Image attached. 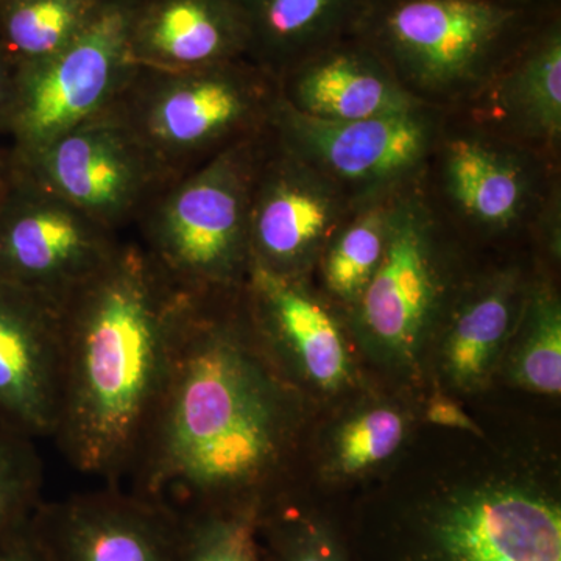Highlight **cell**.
Returning a JSON list of instances; mask_svg holds the SVG:
<instances>
[{
	"mask_svg": "<svg viewBox=\"0 0 561 561\" xmlns=\"http://www.w3.org/2000/svg\"><path fill=\"white\" fill-rule=\"evenodd\" d=\"M408 423L397 409L379 405L357 413L335 434L332 468L356 476L389 460L404 442Z\"/></svg>",
	"mask_w": 561,
	"mask_h": 561,
	"instance_id": "cell-28",
	"label": "cell"
},
{
	"mask_svg": "<svg viewBox=\"0 0 561 561\" xmlns=\"http://www.w3.org/2000/svg\"><path fill=\"white\" fill-rule=\"evenodd\" d=\"M300 412L298 391L262 341L243 287L186 291L128 489L179 515L262 511L279 500Z\"/></svg>",
	"mask_w": 561,
	"mask_h": 561,
	"instance_id": "cell-1",
	"label": "cell"
},
{
	"mask_svg": "<svg viewBox=\"0 0 561 561\" xmlns=\"http://www.w3.org/2000/svg\"><path fill=\"white\" fill-rule=\"evenodd\" d=\"M260 515L256 507L180 515L179 561H260Z\"/></svg>",
	"mask_w": 561,
	"mask_h": 561,
	"instance_id": "cell-26",
	"label": "cell"
},
{
	"mask_svg": "<svg viewBox=\"0 0 561 561\" xmlns=\"http://www.w3.org/2000/svg\"><path fill=\"white\" fill-rule=\"evenodd\" d=\"M278 81L249 58L208 68L136 66L113 110L173 181L271 127Z\"/></svg>",
	"mask_w": 561,
	"mask_h": 561,
	"instance_id": "cell-6",
	"label": "cell"
},
{
	"mask_svg": "<svg viewBox=\"0 0 561 561\" xmlns=\"http://www.w3.org/2000/svg\"><path fill=\"white\" fill-rule=\"evenodd\" d=\"M43 490L36 442L0 424V537L31 522L44 501Z\"/></svg>",
	"mask_w": 561,
	"mask_h": 561,
	"instance_id": "cell-27",
	"label": "cell"
},
{
	"mask_svg": "<svg viewBox=\"0 0 561 561\" xmlns=\"http://www.w3.org/2000/svg\"><path fill=\"white\" fill-rule=\"evenodd\" d=\"M60 386V306L0 279V424L51 440Z\"/></svg>",
	"mask_w": 561,
	"mask_h": 561,
	"instance_id": "cell-15",
	"label": "cell"
},
{
	"mask_svg": "<svg viewBox=\"0 0 561 561\" xmlns=\"http://www.w3.org/2000/svg\"><path fill=\"white\" fill-rule=\"evenodd\" d=\"M11 175H13V160L9 147H0V201L9 187Z\"/></svg>",
	"mask_w": 561,
	"mask_h": 561,
	"instance_id": "cell-32",
	"label": "cell"
},
{
	"mask_svg": "<svg viewBox=\"0 0 561 561\" xmlns=\"http://www.w3.org/2000/svg\"><path fill=\"white\" fill-rule=\"evenodd\" d=\"M139 0H106L91 24L47 60L16 69L9 136L27 154L113 105L135 73L130 51Z\"/></svg>",
	"mask_w": 561,
	"mask_h": 561,
	"instance_id": "cell-10",
	"label": "cell"
},
{
	"mask_svg": "<svg viewBox=\"0 0 561 561\" xmlns=\"http://www.w3.org/2000/svg\"><path fill=\"white\" fill-rule=\"evenodd\" d=\"M393 198L351 208L317 261L324 290L348 311L360 300L381 264Z\"/></svg>",
	"mask_w": 561,
	"mask_h": 561,
	"instance_id": "cell-22",
	"label": "cell"
},
{
	"mask_svg": "<svg viewBox=\"0 0 561 561\" xmlns=\"http://www.w3.org/2000/svg\"><path fill=\"white\" fill-rule=\"evenodd\" d=\"M130 51L139 68H208L249 58V32L236 0H139Z\"/></svg>",
	"mask_w": 561,
	"mask_h": 561,
	"instance_id": "cell-19",
	"label": "cell"
},
{
	"mask_svg": "<svg viewBox=\"0 0 561 561\" xmlns=\"http://www.w3.org/2000/svg\"><path fill=\"white\" fill-rule=\"evenodd\" d=\"M32 530L47 561H179L181 516L124 485L43 501Z\"/></svg>",
	"mask_w": 561,
	"mask_h": 561,
	"instance_id": "cell-14",
	"label": "cell"
},
{
	"mask_svg": "<svg viewBox=\"0 0 561 561\" xmlns=\"http://www.w3.org/2000/svg\"><path fill=\"white\" fill-rule=\"evenodd\" d=\"M531 2H541V3H560V0H531Z\"/></svg>",
	"mask_w": 561,
	"mask_h": 561,
	"instance_id": "cell-33",
	"label": "cell"
},
{
	"mask_svg": "<svg viewBox=\"0 0 561 561\" xmlns=\"http://www.w3.org/2000/svg\"><path fill=\"white\" fill-rule=\"evenodd\" d=\"M16 92V69L0 51V135L9 133Z\"/></svg>",
	"mask_w": 561,
	"mask_h": 561,
	"instance_id": "cell-31",
	"label": "cell"
},
{
	"mask_svg": "<svg viewBox=\"0 0 561 561\" xmlns=\"http://www.w3.org/2000/svg\"><path fill=\"white\" fill-rule=\"evenodd\" d=\"M451 113L560 161L561 11L474 99Z\"/></svg>",
	"mask_w": 561,
	"mask_h": 561,
	"instance_id": "cell-17",
	"label": "cell"
},
{
	"mask_svg": "<svg viewBox=\"0 0 561 561\" xmlns=\"http://www.w3.org/2000/svg\"><path fill=\"white\" fill-rule=\"evenodd\" d=\"M560 13L531 0H370L353 36L416 101L460 110Z\"/></svg>",
	"mask_w": 561,
	"mask_h": 561,
	"instance_id": "cell-4",
	"label": "cell"
},
{
	"mask_svg": "<svg viewBox=\"0 0 561 561\" xmlns=\"http://www.w3.org/2000/svg\"><path fill=\"white\" fill-rule=\"evenodd\" d=\"M257 545L260 561H356L334 518L286 497L262 508Z\"/></svg>",
	"mask_w": 561,
	"mask_h": 561,
	"instance_id": "cell-25",
	"label": "cell"
},
{
	"mask_svg": "<svg viewBox=\"0 0 561 561\" xmlns=\"http://www.w3.org/2000/svg\"><path fill=\"white\" fill-rule=\"evenodd\" d=\"M446 111L350 122L313 119L280 98L271 119L273 138L330 180L351 206L386 201L426 176Z\"/></svg>",
	"mask_w": 561,
	"mask_h": 561,
	"instance_id": "cell-9",
	"label": "cell"
},
{
	"mask_svg": "<svg viewBox=\"0 0 561 561\" xmlns=\"http://www.w3.org/2000/svg\"><path fill=\"white\" fill-rule=\"evenodd\" d=\"M351 208L330 180L279 146L268 128L251 194V265L308 278Z\"/></svg>",
	"mask_w": 561,
	"mask_h": 561,
	"instance_id": "cell-13",
	"label": "cell"
},
{
	"mask_svg": "<svg viewBox=\"0 0 561 561\" xmlns=\"http://www.w3.org/2000/svg\"><path fill=\"white\" fill-rule=\"evenodd\" d=\"M184 298L138 241H122L61 302L60 408L51 440L80 474L103 485L130 478Z\"/></svg>",
	"mask_w": 561,
	"mask_h": 561,
	"instance_id": "cell-2",
	"label": "cell"
},
{
	"mask_svg": "<svg viewBox=\"0 0 561 561\" xmlns=\"http://www.w3.org/2000/svg\"><path fill=\"white\" fill-rule=\"evenodd\" d=\"M268 128L172 181L135 225L139 245L180 290L209 294L245 286L251 194Z\"/></svg>",
	"mask_w": 561,
	"mask_h": 561,
	"instance_id": "cell-5",
	"label": "cell"
},
{
	"mask_svg": "<svg viewBox=\"0 0 561 561\" xmlns=\"http://www.w3.org/2000/svg\"><path fill=\"white\" fill-rule=\"evenodd\" d=\"M559 179V161L446 113L424 184L459 234L502 239L540 230Z\"/></svg>",
	"mask_w": 561,
	"mask_h": 561,
	"instance_id": "cell-8",
	"label": "cell"
},
{
	"mask_svg": "<svg viewBox=\"0 0 561 561\" xmlns=\"http://www.w3.org/2000/svg\"><path fill=\"white\" fill-rule=\"evenodd\" d=\"M106 0H0V51L14 69L54 57L98 16Z\"/></svg>",
	"mask_w": 561,
	"mask_h": 561,
	"instance_id": "cell-23",
	"label": "cell"
},
{
	"mask_svg": "<svg viewBox=\"0 0 561 561\" xmlns=\"http://www.w3.org/2000/svg\"><path fill=\"white\" fill-rule=\"evenodd\" d=\"M351 541L356 561H561V501L529 478L468 479L387 502Z\"/></svg>",
	"mask_w": 561,
	"mask_h": 561,
	"instance_id": "cell-3",
	"label": "cell"
},
{
	"mask_svg": "<svg viewBox=\"0 0 561 561\" xmlns=\"http://www.w3.org/2000/svg\"><path fill=\"white\" fill-rule=\"evenodd\" d=\"M243 291L262 341L290 381L301 378L328 391L348 381L350 351L341 324L306 278L251 265Z\"/></svg>",
	"mask_w": 561,
	"mask_h": 561,
	"instance_id": "cell-16",
	"label": "cell"
},
{
	"mask_svg": "<svg viewBox=\"0 0 561 561\" xmlns=\"http://www.w3.org/2000/svg\"><path fill=\"white\" fill-rule=\"evenodd\" d=\"M122 241L13 162L0 201V279L60 306Z\"/></svg>",
	"mask_w": 561,
	"mask_h": 561,
	"instance_id": "cell-12",
	"label": "cell"
},
{
	"mask_svg": "<svg viewBox=\"0 0 561 561\" xmlns=\"http://www.w3.org/2000/svg\"><path fill=\"white\" fill-rule=\"evenodd\" d=\"M31 522L0 537V561H47Z\"/></svg>",
	"mask_w": 561,
	"mask_h": 561,
	"instance_id": "cell-29",
	"label": "cell"
},
{
	"mask_svg": "<svg viewBox=\"0 0 561 561\" xmlns=\"http://www.w3.org/2000/svg\"><path fill=\"white\" fill-rule=\"evenodd\" d=\"M530 283L516 267L468 278L443 321V370L461 390L489 379L518 327Z\"/></svg>",
	"mask_w": 561,
	"mask_h": 561,
	"instance_id": "cell-20",
	"label": "cell"
},
{
	"mask_svg": "<svg viewBox=\"0 0 561 561\" xmlns=\"http://www.w3.org/2000/svg\"><path fill=\"white\" fill-rule=\"evenodd\" d=\"M508 370L513 381L541 394L561 391V302L551 284L530 283Z\"/></svg>",
	"mask_w": 561,
	"mask_h": 561,
	"instance_id": "cell-24",
	"label": "cell"
},
{
	"mask_svg": "<svg viewBox=\"0 0 561 561\" xmlns=\"http://www.w3.org/2000/svg\"><path fill=\"white\" fill-rule=\"evenodd\" d=\"M11 158L21 171L117 234L135 227L173 181L110 108L38 150Z\"/></svg>",
	"mask_w": 561,
	"mask_h": 561,
	"instance_id": "cell-11",
	"label": "cell"
},
{
	"mask_svg": "<svg viewBox=\"0 0 561 561\" xmlns=\"http://www.w3.org/2000/svg\"><path fill=\"white\" fill-rule=\"evenodd\" d=\"M426 415L432 424L481 434L476 421H472L471 416H468L456 401L445 394L432 397Z\"/></svg>",
	"mask_w": 561,
	"mask_h": 561,
	"instance_id": "cell-30",
	"label": "cell"
},
{
	"mask_svg": "<svg viewBox=\"0 0 561 561\" xmlns=\"http://www.w3.org/2000/svg\"><path fill=\"white\" fill-rule=\"evenodd\" d=\"M278 91L291 110L320 121L375 119L426 106L356 36L337 41L287 70L278 79Z\"/></svg>",
	"mask_w": 561,
	"mask_h": 561,
	"instance_id": "cell-18",
	"label": "cell"
},
{
	"mask_svg": "<svg viewBox=\"0 0 561 561\" xmlns=\"http://www.w3.org/2000/svg\"><path fill=\"white\" fill-rule=\"evenodd\" d=\"M459 241L424 179L394 195L381 264L350 311L362 342L382 360L411 367L440 331L468 280Z\"/></svg>",
	"mask_w": 561,
	"mask_h": 561,
	"instance_id": "cell-7",
	"label": "cell"
},
{
	"mask_svg": "<svg viewBox=\"0 0 561 561\" xmlns=\"http://www.w3.org/2000/svg\"><path fill=\"white\" fill-rule=\"evenodd\" d=\"M249 32V60L278 81L331 44L353 36L370 0H236Z\"/></svg>",
	"mask_w": 561,
	"mask_h": 561,
	"instance_id": "cell-21",
	"label": "cell"
}]
</instances>
